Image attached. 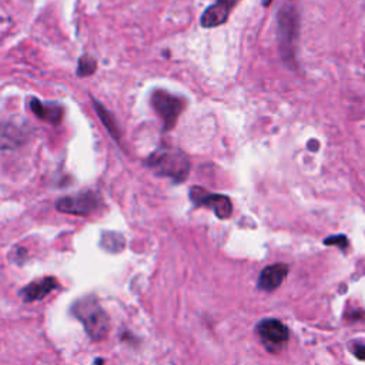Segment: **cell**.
<instances>
[{
	"mask_svg": "<svg viewBox=\"0 0 365 365\" xmlns=\"http://www.w3.org/2000/svg\"><path fill=\"white\" fill-rule=\"evenodd\" d=\"M97 70V63L93 57L84 54L83 57L78 58V66H77V76L78 77H88L94 74Z\"/></svg>",
	"mask_w": 365,
	"mask_h": 365,
	"instance_id": "cell-14",
	"label": "cell"
},
{
	"mask_svg": "<svg viewBox=\"0 0 365 365\" xmlns=\"http://www.w3.org/2000/svg\"><path fill=\"white\" fill-rule=\"evenodd\" d=\"M241 0H215L208 9H205L200 17V24L204 29H212L224 24L234 7Z\"/></svg>",
	"mask_w": 365,
	"mask_h": 365,
	"instance_id": "cell-8",
	"label": "cell"
},
{
	"mask_svg": "<svg viewBox=\"0 0 365 365\" xmlns=\"http://www.w3.org/2000/svg\"><path fill=\"white\" fill-rule=\"evenodd\" d=\"M271 3H272V0H262V6L264 7H269Z\"/></svg>",
	"mask_w": 365,
	"mask_h": 365,
	"instance_id": "cell-17",
	"label": "cell"
},
{
	"mask_svg": "<svg viewBox=\"0 0 365 365\" xmlns=\"http://www.w3.org/2000/svg\"><path fill=\"white\" fill-rule=\"evenodd\" d=\"M145 165L160 177H168L174 182L187 180L191 164L184 151L177 147L163 145L153 151L145 160Z\"/></svg>",
	"mask_w": 365,
	"mask_h": 365,
	"instance_id": "cell-2",
	"label": "cell"
},
{
	"mask_svg": "<svg viewBox=\"0 0 365 365\" xmlns=\"http://www.w3.org/2000/svg\"><path fill=\"white\" fill-rule=\"evenodd\" d=\"M257 334L259 335L265 348L271 352L278 351L289 336L288 328L277 318H264L261 319L257 327Z\"/></svg>",
	"mask_w": 365,
	"mask_h": 365,
	"instance_id": "cell-7",
	"label": "cell"
},
{
	"mask_svg": "<svg viewBox=\"0 0 365 365\" xmlns=\"http://www.w3.org/2000/svg\"><path fill=\"white\" fill-rule=\"evenodd\" d=\"M100 205H101V198L93 191L61 197L56 202V208L60 212L73 214V215H90L94 211H97Z\"/></svg>",
	"mask_w": 365,
	"mask_h": 365,
	"instance_id": "cell-6",
	"label": "cell"
},
{
	"mask_svg": "<svg viewBox=\"0 0 365 365\" xmlns=\"http://www.w3.org/2000/svg\"><path fill=\"white\" fill-rule=\"evenodd\" d=\"M101 247L111 252H118L124 248V238L118 232H104L101 235Z\"/></svg>",
	"mask_w": 365,
	"mask_h": 365,
	"instance_id": "cell-13",
	"label": "cell"
},
{
	"mask_svg": "<svg viewBox=\"0 0 365 365\" xmlns=\"http://www.w3.org/2000/svg\"><path fill=\"white\" fill-rule=\"evenodd\" d=\"M71 314L83 324L93 341H103L110 329V318L94 295L78 298L71 305Z\"/></svg>",
	"mask_w": 365,
	"mask_h": 365,
	"instance_id": "cell-3",
	"label": "cell"
},
{
	"mask_svg": "<svg viewBox=\"0 0 365 365\" xmlns=\"http://www.w3.org/2000/svg\"><path fill=\"white\" fill-rule=\"evenodd\" d=\"M91 101H93L94 110H96V113H97V115H98L101 124L107 128V131L110 133V135H111L114 140L120 141V128H118L117 124H115L114 115H113L101 103H98L94 97H91Z\"/></svg>",
	"mask_w": 365,
	"mask_h": 365,
	"instance_id": "cell-12",
	"label": "cell"
},
{
	"mask_svg": "<svg viewBox=\"0 0 365 365\" xmlns=\"http://www.w3.org/2000/svg\"><path fill=\"white\" fill-rule=\"evenodd\" d=\"M188 195L195 207L210 208L220 220H227L232 214V202L227 195L211 192L200 185H192Z\"/></svg>",
	"mask_w": 365,
	"mask_h": 365,
	"instance_id": "cell-5",
	"label": "cell"
},
{
	"mask_svg": "<svg viewBox=\"0 0 365 365\" xmlns=\"http://www.w3.org/2000/svg\"><path fill=\"white\" fill-rule=\"evenodd\" d=\"M299 34V13L297 3L294 0H288L282 4L277 14V38L279 46V54L282 61L295 67V53L297 43Z\"/></svg>",
	"mask_w": 365,
	"mask_h": 365,
	"instance_id": "cell-1",
	"label": "cell"
},
{
	"mask_svg": "<svg viewBox=\"0 0 365 365\" xmlns=\"http://www.w3.org/2000/svg\"><path fill=\"white\" fill-rule=\"evenodd\" d=\"M288 274V265L284 262H277L265 267L258 277V288L262 291H274L277 289Z\"/></svg>",
	"mask_w": 365,
	"mask_h": 365,
	"instance_id": "cell-10",
	"label": "cell"
},
{
	"mask_svg": "<svg viewBox=\"0 0 365 365\" xmlns=\"http://www.w3.org/2000/svg\"><path fill=\"white\" fill-rule=\"evenodd\" d=\"M30 108L36 117L51 124H60L64 117V110L60 104L44 103L37 97H33L30 100Z\"/></svg>",
	"mask_w": 365,
	"mask_h": 365,
	"instance_id": "cell-11",
	"label": "cell"
},
{
	"mask_svg": "<svg viewBox=\"0 0 365 365\" xmlns=\"http://www.w3.org/2000/svg\"><path fill=\"white\" fill-rule=\"evenodd\" d=\"M151 107L163 120V130L170 131L177 124L178 117L185 108V100L165 90H154L150 97Z\"/></svg>",
	"mask_w": 365,
	"mask_h": 365,
	"instance_id": "cell-4",
	"label": "cell"
},
{
	"mask_svg": "<svg viewBox=\"0 0 365 365\" xmlns=\"http://www.w3.org/2000/svg\"><path fill=\"white\" fill-rule=\"evenodd\" d=\"M352 351H354V355H355L356 358H359V359L365 361V345L359 344V345H356Z\"/></svg>",
	"mask_w": 365,
	"mask_h": 365,
	"instance_id": "cell-16",
	"label": "cell"
},
{
	"mask_svg": "<svg viewBox=\"0 0 365 365\" xmlns=\"http://www.w3.org/2000/svg\"><path fill=\"white\" fill-rule=\"evenodd\" d=\"M325 245H338L341 250H345L348 245V240L345 235H334L324 240Z\"/></svg>",
	"mask_w": 365,
	"mask_h": 365,
	"instance_id": "cell-15",
	"label": "cell"
},
{
	"mask_svg": "<svg viewBox=\"0 0 365 365\" xmlns=\"http://www.w3.org/2000/svg\"><path fill=\"white\" fill-rule=\"evenodd\" d=\"M57 287H58V282L54 277H44V278L31 281L23 289H20V297L23 298L24 302L40 301Z\"/></svg>",
	"mask_w": 365,
	"mask_h": 365,
	"instance_id": "cell-9",
	"label": "cell"
}]
</instances>
